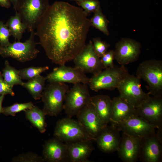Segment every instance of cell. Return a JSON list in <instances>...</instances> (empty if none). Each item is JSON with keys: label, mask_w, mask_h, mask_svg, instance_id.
<instances>
[{"label": "cell", "mask_w": 162, "mask_h": 162, "mask_svg": "<svg viewBox=\"0 0 162 162\" xmlns=\"http://www.w3.org/2000/svg\"><path fill=\"white\" fill-rule=\"evenodd\" d=\"M70 1H74L76 2H82L83 1H84L85 0H70Z\"/></svg>", "instance_id": "obj_39"}, {"label": "cell", "mask_w": 162, "mask_h": 162, "mask_svg": "<svg viewBox=\"0 0 162 162\" xmlns=\"http://www.w3.org/2000/svg\"><path fill=\"white\" fill-rule=\"evenodd\" d=\"M112 103L111 123L123 121L137 115L136 108L119 96L114 98Z\"/></svg>", "instance_id": "obj_21"}, {"label": "cell", "mask_w": 162, "mask_h": 162, "mask_svg": "<svg viewBox=\"0 0 162 162\" xmlns=\"http://www.w3.org/2000/svg\"><path fill=\"white\" fill-rule=\"evenodd\" d=\"M46 80V77L40 75L24 82L22 86L28 90L34 99L39 100L45 87Z\"/></svg>", "instance_id": "obj_24"}, {"label": "cell", "mask_w": 162, "mask_h": 162, "mask_svg": "<svg viewBox=\"0 0 162 162\" xmlns=\"http://www.w3.org/2000/svg\"><path fill=\"white\" fill-rule=\"evenodd\" d=\"M136 109L137 115L155 128H162V97L150 96Z\"/></svg>", "instance_id": "obj_11"}, {"label": "cell", "mask_w": 162, "mask_h": 162, "mask_svg": "<svg viewBox=\"0 0 162 162\" xmlns=\"http://www.w3.org/2000/svg\"><path fill=\"white\" fill-rule=\"evenodd\" d=\"M120 131L118 128L113 125H106L95 140L99 149L106 153L117 151L121 139Z\"/></svg>", "instance_id": "obj_18"}, {"label": "cell", "mask_w": 162, "mask_h": 162, "mask_svg": "<svg viewBox=\"0 0 162 162\" xmlns=\"http://www.w3.org/2000/svg\"><path fill=\"white\" fill-rule=\"evenodd\" d=\"M89 79L90 88L96 92L101 89L112 90L117 88L129 74L125 65H114L104 69Z\"/></svg>", "instance_id": "obj_4"}, {"label": "cell", "mask_w": 162, "mask_h": 162, "mask_svg": "<svg viewBox=\"0 0 162 162\" xmlns=\"http://www.w3.org/2000/svg\"><path fill=\"white\" fill-rule=\"evenodd\" d=\"M34 106V104L32 102L22 103H16L10 106L3 107L2 113L6 116H14L16 113L30 109Z\"/></svg>", "instance_id": "obj_29"}, {"label": "cell", "mask_w": 162, "mask_h": 162, "mask_svg": "<svg viewBox=\"0 0 162 162\" xmlns=\"http://www.w3.org/2000/svg\"><path fill=\"white\" fill-rule=\"evenodd\" d=\"M24 111L26 119L32 125L38 128L41 133H44L46 130L47 124L45 121L46 115L42 110L34 105L31 108Z\"/></svg>", "instance_id": "obj_23"}, {"label": "cell", "mask_w": 162, "mask_h": 162, "mask_svg": "<svg viewBox=\"0 0 162 162\" xmlns=\"http://www.w3.org/2000/svg\"><path fill=\"white\" fill-rule=\"evenodd\" d=\"M141 47L140 42L130 38H122L116 45L114 59L121 65L134 62L139 57Z\"/></svg>", "instance_id": "obj_14"}, {"label": "cell", "mask_w": 162, "mask_h": 162, "mask_svg": "<svg viewBox=\"0 0 162 162\" xmlns=\"http://www.w3.org/2000/svg\"><path fill=\"white\" fill-rule=\"evenodd\" d=\"M49 82L68 83L73 84L78 83L88 84L89 78L85 73L79 69L60 65L54 68L46 77Z\"/></svg>", "instance_id": "obj_13"}, {"label": "cell", "mask_w": 162, "mask_h": 162, "mask_svg": "<svg viewBox=\"0 0 162 162\" xmlns=\"http://www.w3.org/2000/svg\"><path fill=\"white\" fill-rule=\"evenodd\" d=\"M13 88L4 81L1 72H0V94L5 95L9 94L14 96L15 93L13 90Z\"/></svg>", "instance_id": "obj_35"}, {"label": "cell", "mask_w": 162, "mask_h": 162, "mask_svg": "<svg viewBox=\"0 0 162 162\" xmlns=\"http://www.w3.org/2000/svg\"><path fill=\"white\" fill-rule=\"evenodd\" d=\"M24 42L15 41L5 47L0 46V55L4 58L10 57L21 62L32 60L37 56L40 51L36 48L34 31Z\"/></svg>", "instance_id": "obj_6"}, {"label": "cell", "mask_w": 162, "mask_h": 162, "mask_svg": "<svg viewBox=\"0 0 162 162\" xmlns=\"http://www.w3.org/2000/svg\"><path fill=\"white\" fill-rule=\"evenodd\" d=\"M91 98L87 84H74L66 94L64 105V110L68 117L76 116L89 103Z\"/></svg>", "instance_id": "obj_7"}, {"label": "cell", "mask_w": 162, "mask_h": 162, "mask_svg": "<svg viewBox=\"0 0 162 162\" xmlns=\"http://www.w3.org/2000/svg\"><path fill=\"white\" fill-rule=\"evenodd\" d=\"M43 158L48 162L68 161L66 144L55 137L45 142L43 146Z\"/></svg>", "instance_id": "obj_20"}, {"label": "cell", "mask_w": 162, "mask_h": 162, "mask_svg": "<svg viewBox=\"0 0 162 162\" xmlns=\"http://www.w3.org/2000/svg\"><path fill=\"white\" fill-rule=\"evenodd\" d=\"M69 89L64 83L50 82L42 93L41 98L44 103L42 110L46 115L56 116L64 110L66 94Z\"/></svg>", "instance_id": "obj_2"}, {"label": "cell", "mask_w": 162, "mask_h": 162, "mask_svg": "<svg viewBox=\"0 0 162 162\" xmlns=\"http://www.w3.org/2000/svg\"><path fill=\"white\" fill-rule=\"evenodd\" d=\"M50 5L48 0H20L15 12L31 32L36 29Z\"/></svg>", "instance_id": "obj_5"}, {"label": "cell", "mask_w": 162, "mask_h": 162, "mask_svg": "<svg viewBox=\"0 0 162 162\" xmlns=\"http://www.w3.org/2000/svg\"><path fill=\"white\" fill-rule=\"evenodd\" d=\"M90 20L92 26L103 33L105 35L110 34L108 29L109 22L106 16L102 12L101 8L95 11Z\"/></svg>", "instance_id": "obj_27"}, {"label": "cell", "mask_w": 162, "mask_h": 162, "mask_svg": "<svg viewBox=\"0 0 162 162\" xmlns=\"http://www.w3.org/2000/svg\"><path fill=\"white\" fill-rule=\"evenodd\" d=\"M10 36L9 30L6 24L0 20V46L5 47L10 44L9 38Z\"/></svg>", "instance_id": "obj_33"}, {"label": "cell", "mask_w": 162, "mask_h": 162, "mask_svg": "<svg viewBox=\"0 0 162 162\" xmlns=\"http://www.w3.org/2000/svg\"><path fill=\"white\" fill-rule=\"evenodd\" d=\"M92 141L81 140L65 142L67 147L68 161L90 162L88 158L94 149Z\"/></svg>", "instance_id": "obj_19"}, {"label": "cell", "mask_w": 162, "mask_h": 162, "mask_svg": "<svg viewBox=\"0 0 162 162\" xmlns=\"http://www.w3.org/2000/svg\"><path fill=\"white\" fill-rule=\"evenodd\" d=\"M2 75L6 83L12 87L15 85L22 86L24 82L19 75V70L10 66L7 60L5 62Z\"/></svg>", "instance_id": "obj_26"}, {"label": "cell", "mask_w": 162, "mask_h": 162, "mask_svg": "<svg viewBox=\"0 0 162 162\" xmlns=\"http://www.w3.org/2000/svg\"><path fill=\"white\" fill-rule=\"evenodd\" d=\"M54 136L65 142L81 140L94 141L78 121L69 117L58 121Z\"/></svg>", "instance_id": "obj_8"}, {"label": "cell", "mask_w": 162, "mask_h": 162, "mask_svg": "<svg viewBox=\"0 0 162 162\" xmlns=\"http://www.w3.org/2000/svg\"><path fill=\"white\" fill-rule=\"evenodd\" d=\"M48 66L44 67H30L19 70V75L22 79L30 80L48 70Z\"/></svg>", "instance_id": "obj_28"}, {"label": "cell", "mask_w": 162, "mask_h": 162, "mask_svg": "<svg viewBox=\"0 0 162 162\" xmlns=\"http://www.w3.org/2000/svg\"><path fill=\"white\" fill-rule=\"evenodd\" d=\"M11 4L9 0H0V5L3 7L8 8L11 6Z\"/></svg>", "instance_id": "obj_36"}, {"label": "cell", "mask_w": 162, "mask_h": 162, "mask_svg": "<svg viewBox=\"0 0 162 162\" xmlns=\"http://www.w3.org/2000/svg\"><path fill=\"white\" fill-rule=\"evenodd\" d=\"M4 95H1L0 96V114L2 113L3 107H2V104L4 99Z\"/></svg>", "instance_id": "obj_38"}, {"label": "cell", "mask_w": 162, "mask_h": 162, "mask_svg": "<svg viewBox=\"0 0 162 162\" xmlns=\"http://www.w3.org/2000/svg\"><path fill=\"white\" fill-rule=\"evenodd\" d=\"M42 157L32 152L20 154L14 157L12 160L13 162H43Z\"/></svg>", "instance_id": "obj_30"}, {"label": "cell", "mask_w": 162, "mask_h": 162, "mask_svg": "<svg viewBox=\"0 0 162 162\" xmlns=\"http://www.w3.org/2000/svg\"><path fill=\"white\" fill-rule=\"evenodd\" d=\"M100 60L104 69L112 67L114 65V51H107L101 58Z\"/></svg>", "instance_id": "obj_34"}, {"label": "cell", "mask_w": 162, "mask_h": 162, "mask_svg": "<svg viewBox=\"0 0 162 162\" xmlns=\"http://www.w3.org/2000/svg\"><path fill=\"white\" fill-rule=\"evenodd\" d=\"M136 76L147 82L148 94L162 97V61L155 59L145 61L137 68Z\"/></svg>", "instance_id": "obj_3"}, {"label": "cell", "mask_w": 162, "mask_h": 162, "mask_svg": "<svg viewBox=\"0 0 162 162\" xmlns=\"http://www.w3.org/2000/svg\"><path fill=\"white\" fill-rule=\"evenodd\" d=\"M76 116L78 121L94 141H95L99 134L107 125L104 124L101 121L91 101Z\"/></svg>", "instance_id": "obj_15"}, {"label": "cell", "mask_w": 162, "mask_h": 162, "mask_svg": "<svg viewBox=\"0 0 162 162\" xmlns=\"http://www.w3.org/2000/svg\"><path fill=\"white\" fill-rule=\"evenodd\" d=\"M117 88L119 96L135 108L150 97L142 90L141 79L134 75L128 74Z\"/></svg>", "instance_id": "obj_9"}, {"label": "cell", "mask_w": 162, "mask_h": 162, "mask_svg": "<svg viewBox=\"0 0 162 162\" xmlns=\"http://www.w3.org/2000/svg\"><path fill=\"white\" fill-rule=\"evenodd\" d=\"M76 3L88 16L92 12L94 13L100 7V2L97 0H85Z\"/></svg>", "instance_id": "obj_31"}, {"label": "cell", "mask_w": 162, "mask_h": 162, "mask_svg": "<svg viewBox=\"0 0 162 162\" xmlns=\"http://www.w3.org/2000/svg\"><path fill=\"white\" fill-rule=\"evenodd\" d=\"M14 16H11L6 23L9 30L11 35L12 36L15 40L20 41L22 35L27 27L23 23L17 12H15Z\"/></svg>", "instance_id": "obj_25"}, {"label": "cell", "mask_w": 162, "mask_h": 162, "mask_svg": "<svg viewBox=\"0 0 162 162\" xmlns=\"http://www.w3.org/2000/svg\"><path fill=\"white\" fill-rule=\"evenodd\" d=\"M139 159L143 162L161 161L162 141L155 134L141 139Z\"/></svg>", "instance_id": "obj_17"}, {"label": "cell", "mask_w": 162, "mask_h": 162, "mask_svg": "<svg viewBox=\"0 0 162 162\" xmlns=\"http://www.w3.org/2000/svg\"><path fill=\"white\" fill-rule=\"evenodd\" d=\"M91 102L99 117L106 125L111 122L112 99L108 95H98L91 97Z\"/></svg>", "instance_id": "obj_22"}, {"label": "cell", "mask_w": 162, "mask_h": 162, "mask_svg": "<svg viewBox=\"0 0 162 162\" xmlns=\"http://www.w3.org/2000/svg\"><path fill=\"white\" fill-rule=\"evenodd\" d=\"M111 123L120 131L141 138L155 134V128L137 115L133 116L123 121Z\"/></svg>", "instance_id": "obj_12"}, {"label": "cell", "mask_w": 162, "mask_h": 162, "mask_svg": "<svg viewBox=\"0 0 162 162\" xmlns=\"http://www.w3.org/2000/svg\"><path fill=\"white\" fill-rule=\"evenodd\" d=\"M20 0H9L14 7L15 11H16L18 4Z\"/></svg>", "instance_id": "obj_37"}, {"label": "cell", "mask_w": 162, "mask_h": 162, "mask_svg": "<svg viewBox=\"0 0 162 162\" xmlns=\"http://www.w3.org/2000/svg\"><path fill=\"white\" fill-rule=\"evenodd\" d=\"M141 139L123 132L117 151L123 161L135 162L139 159Z\"/></svg>", "instance_id": "obj_16"}, {"label": "cell", "mask_w": 162, "mask_h": 162, "mask_svg": "<svg viewBox=\"0 0 162 162\" xmlns=\"http://www.w3.org/2000/svg\"><path fill=\"white\" fill-rule=\"evenodd\" d=\"M94 50L101 58L107 51L110 45L104 41L99 38H94L92 41Z\"/></svg>", "instance_id": "obj_32"}, {"label": "cell", "mask_w": 162, "mask_h": 162, "mask_svg": "<svg viewBox=\"0 0 162 162\" xmlns=\"http://www.w3.org/2000/svg\"><path fill=\"white\" fill-rule=\"evenodd\" d=\"M75 67L84 73L94 75L104 69L100 58L95 52L92 42L90 40L73 60Z\"/></svg>", "instance_id": "obj_10"}, {"label": "cell", "mask_w": 162, "mask_h": 162, "mask_svg": "<svg viewBox=\"0 0 162 162\" xmlns=\"http://www.w3.org/2000/svg\"><path fill=\"white\" fill-rule=\"evenodd\" d=\"M83 10L63 1L50 5L36 28L38 44L56 64L72 60L86 45L90 20Z\"/></svg>", "instance_id": "obj_1"}]
</instances>
